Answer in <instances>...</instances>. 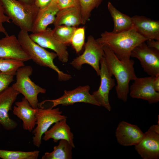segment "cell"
I'll use <instances>...</instances> for the list:
<instances>
[{
	"label": "cell",
	"mask_w": 159,
	"mask_h": 159,
	"mask_svg": "<svg viewBox=\"0 0 159 159\" xmlns=\"http://www.w3.org/2000/svg\"><path fill=\"white\" fill-rule=\"evenodd\" d=\"M100 85L98 89L93 92L92 95L100 106L110 112L112 107L109 102V93L115 86V80L112 78L113 75L107 67L104 56L100 60Z\"/></svg>",
	"instance_id": "30bf717a"
},
{
	"label": "cell",
	"mask_w": 159,
	"mask_h": 159,
	"mask_svg": "<svg viewBox=\"0 0 159 159\" xmlns=\"http://www.w3.org/2000/svg\"><path fill=\"white\" fill-rule=\"evenodd\" d=\"M59 10L57 4L51 3L39 9L33 23L31 32L36 33L45 30L49 25L53 24Z\"/></svg>",
	"instance_id": "ffe728a7"
},
{
	"label": "cell",
	"mask_w": 159,
	"mask_h": 159,
	"mask_svg": "<svg viewBox=\"0 0 159 159\" xmlns=\"http://www.w3.org/2000/svg\"><path fill=\"white\" fill-rule=\"evenodd\" d=\"M53 24L54 26L64 25L75 27L82 24L80 7H70L59 10Z\"/></svg>",
	"instance_id": "44dd1931"
},
{
	"label": "cell",
	"mask_w": 159,
	"mask_h": 159,
	"mask_svg": "<svg viewBox=\"0 0 159 159\" xmlns=\"http://www.w3.org/2000/svg\"><path fill=\"white\" fill-rule=\"evenodd\" d=\"M13 107V113L23 122V128L30 132L33 131L36 125V115L37 108L33 107L24 97L16 102Z\"/></svg>",
	"instance_id": "e0dca14e"
},
{
	"label": "cell",
	"mask_w": 159,
	"mask_h": 159,
	"mask_svg": "<svg viewBox=\"0 0 159 159\" xmlns=\"http://www.w3.org/2000/svg\"><path fill=\"white\" fill-rule=\"evenodd\" d=\"M57 5L59 10L70 7H80L78 0H57Z\"/></svg>",
	"instance_id": "f546056e"
},
{
	"label": "cell",
	"mask_w": 159,
	"mask_h": 159,
	"mask_svg": "<svg viewBox=\"0 0 159 159\" xmlns=\"http://www.w3.org/2000/svg\"><path fill=\"white\" fill-rule=\"evenodd\" d=\"M14 76L0 71V93L9 87L14 80Z\"/></svg>",
	"instance_id": "f1b7e54d"
},
{
	"label": "cell",
	"mask_w": 159,
	"mask_h": 159,
	"mask_svg": "<svg viewBox=\"0 0 159 159\" xmlns=\"http://www.w3.org/2000/svg\"><path fill=\"white\" fill-rule=\"evenodd\" d=\"M36 116L37 126L32 131L33 136L32 141L33 145L38 148L42 144L43 135L51 126L67 118L62 115V112L59 108L45 109L44 107H38Z\"/></svg>",
	"instance_id": "8992f818"
},
{
	"label": "cell",
	"mask_w": 159,
	"mask_h": 159,
	"mask_svg": "<svg viewBox=\"0 0 159 159\" xmlns=\"http://www.w3.org/2000/svg\"><path fill=\"white\" fill-rule=\"evenodd\" d=\"M131 57L139 60L144 71L150 76L159 75V51L148 47L145 42L133 50Z\"/></svg>",
	"instance_id": "9c48e42d"
},
{
	"label": "cell",
	"mask_w": 159,
	"mask_h": 159,
	"mask_svg": "<svg viewBox=\"0 0 159 159\" xmlns=\"http://www.w3.org/2000/svg\"><path fill=\"white\" fill-rule=\"evenodd\" d=\"M103 46L98 43L92 35L89 36L85 45V50L81 55L73 59L70 64L77 70H80L83 64L91 66L97 75L100 74V61L104 56Z\"/></svg>",
	"instance_id": "52a82bcc"
},
{
	"label": "cell",
	"mask_w": 159,
	"mask_h": 159,
	"mask_svg": "<svg viewBox=\"0 0 159 159\" xmlns=\"http://www.w3.org/2000/svg\"><path fill=\"white\" fill-rule=\"evenodd\" d=\"M147 40L134 28L118 33L105 31L96 39L100 44L107 46L119 59L123 61L130 59L134 48Z\"/></svg>",
	"instance_id": "7a4b0ae2"
},
{
	"label": "cell",
	"mask_w": 159,
	"mask_h": 159,
	"mask_svg": "<svg viewBox=\"0 0 159 159\" xmlns=\"http://www.w3.org/2000/svg\"><path fill=\"white\" fill-rule=\"evenodd\" d=\"M4 13L22 30L32 32L33 23L39 9L34 4L18 0H0Z\"/></svg>",
	"instance_id": "277c9868"
},
{
	"label": "cell",
	"mask_w": 159,
	"mask_h": 159,
	"mask_svg": "<svg viewBox=\"0 0 159 159\" xmlns=\"http://www.w3.org/2000/svg\"><path fill=\"white\" fill-rule=\"evenodd\" d=\"M145 42L148 47L159 51V40L149 39H147Z\"/></svg>",
	"instance_id": "d6a6232c"
},
{
	"label": "cell",
	"mask_w": 159,
	"mask_h": 159,
	"mask_svg": "<svg viewBox=\"0 0 159 159\" xmlns=\"http://www.w3.org/2000/svg\"><path fill=\"white\" fill-rule=\"evenodd\" d=\"M1 125L0 124V127Z\"/></svg>",
	"instance_id": "d590c367"
},
{
	"label": "cell",
	"mask_w": 159,
	"mask_h": 159,
	"mask_svg": "<svg viewBox=\"0 0 159 159\" xmlns=\"http://www.w3.org/2000/svg\"><path fill=\"white\" fill-rule=\"evenodd\" d=\"M153 85L154 90L156 91L159 92V75L155 77Z\"/></svg>",
	"instance_id": "836d02e7"
},
{
	"label": "cell",
	"mask_w": 159,
	"mask_h": 159,
	"mask_svg": "<svg viewBox=\"0 0 159 159\" xmlns=\"http://www.w3.org/2000/svg\"><path fill=\"white\" fill-rule=\"evenodd\" d=\"M76 27L62 25L54 26L52 29L53 34L60 42L67 45L70 43Z\"/></svg>",
	"instance_id": "d4e9b609"
},
{
	"label": "cell",
	"mask_w": 159,
	"mask_h": 159,
	"mask_svg": "<svg viewBox=\"0 0 159 159\" xmlns=\"http://www.w3.org/2000/svg\"><path fill=\"white\" fill-rule=\"evenodd\" d=\"M19 42L26 54L37 64L41 66L48 67L54 70L57 74L58 80L66 81L72 77L60 70L54 62L57 57L55 52L46 50L34 42L30 37L28 32L20 30L17 37Z\"/></svg>",
	"instance_id": "3957f363"
},
{
	"label": "cell",
	"mask_w": 159,
	"mask_h": 159,
	"mask_svg": "<svg viewBox=\"0 0 159 159\" xmlns=\"http://www.w3.org/2000/svg\"><path fill=\"white\" fill-rule=\"evenodd\" d=\"M33 69L29 65L19 67L16 74V80L11 87L22 94L33 108H38V95L40 93L45 94L46 90L36 85L31 80L30 76Z\"/></svg>",
	"instance_id": "5b68a950"
},
{
	"label": "cell",
	"mask_w": 159,
	"mask_h": 159,
	"mask_svg": "<svg viewBox=\"0 0 159 159\" xmlns=\"http://www.w3.org/2000/svg\"><path fill=\"white\" fill-rule=\"evenodd\" d=\"M24 62L16 59L0 58V71L4 73L14 76L17 69L24 65Z\"/></svg>",
	"instance_id": "4316f807"
},
{
	"label": "cell",
	"mask_w": 159,
	"mask_h": 159,
	"mask_svg": "<svg viewBox=\"0 0 159 159\" xmlns=\"http://www.w3.org/2000/svg\"><path fill=\"white\" fill-rule=\"evenodd\" d=\"M155 77H137L129 87V94L132 98L146 100L150 104L159 101V92L154 89L153 83Z\"/></svg>",
	"instance_id": "7c38bea8"
},
{
	"label": "cell",
	"mask_w": 159,
	"mask_h": 159,
	"mask_svg": "<svg viewBox=\"0 0 159 159\" xmlns=\"http://www.w3.org/2000/svg\"><path fill=\"white\" fill-rule=\"evenodd\" d=\"M29 36L40 46L54 51L62 62L66 63L68 61L69 54L67 45L60 42L54 37L51 28L47 27L45 30L41 32L32 33Z\"/></svg>",
	"instance_id": "8fae6325"
},
{
	"label": "cell",
	"mask_w": 159,
	"mask_h": 159,
	"mask_svg": "<svg viewBox=\"0 0 159 159\" xmlns=\"http://www.w3.org/2000/svg\"><path fill=\"white\" fill-rule=\"evenodd\" d=\"M133 28L147 39L159 40V21L152 19L143 16L132 17Z\"/></svg>",
	"instance_id": "ac0fdd59"
},
{
	"label": "cell",
	"mask_w": 159,
	"mask_h": 159,
	"mask_svg": "<svg viewBox=\"0 0 159 159\" xmlns=\"http://www.w3.org/2000/svg\"><path fill=\"white\" fill-rule=\"evenodd\" d=\"M80 10L82 24L85 25L89 19L91 13L97 8L103 0H78Z\"/></svg>",
	"instance_id": "484cf974"
},
{
	"label": "cell",
	"mask_w": 159,
	"mask_h": 159,
	"mask_svg": "<svg viewBox=\"0 0 159 159\" xmlns=\"http://www.w3.org/2000/svg\"><path fill=\"white\" fill-rule=\"evenodd\" d=\"M0 58L23 62L31 60L21 47L17 37L8 35L0 39Z\"/></svg>",
	"instance_id": "2e32d148"
},
{
	"label": "cell",
	"mask_w": 159,
	"mask_h": 159,
	"mask_svg": "<svg viewBox=\"0 0 159 159\" xmlns=\"http://www.w3.org/2000/svg\"><path fill=\"white\" fill-rule=\"evenodd\" d=\"M74 148L66 140H61L58 145L54 146L51 152H47L42 155V159H71L72 150Z\"/></svg>",
	"instance_id": "603a6c76"
},
{
	"label": "cell",
	"mask_w": 159,
	"mask_h": 159,
	"mask_svg": "<svg viewBox=\"0 0 159 159\" xmlns=\"http://www.w3.org/2000/svg\"><path fill=\"white\" fill-rule=\"evenodd\" d=\"M44 134L42 139L45 141L52 139L54 143H57L59 140H65L74 148H75L73 142L74 135L67 123V119L62 120L54 123Z\"/></svg>",
	"instance_id": "d6986e66"
},
{
	"label": "cell",
	"mask_w": 159,
	"mask_h": 159,
	"mask_svg": "<svg viewBox=\"0 0 159 159\" xmlns=\"http://www.w3.org/2000/svg\"><path fill=\"white\" fill-rule=\"evenodd\" d=\"M38 150L23 151L0 149V158L3 159H37Z\"/></svg>",
	"instance_id": "cb8c5ba5"
},
{
	"label": "cell",
	"mask_w": 159,
	"mask_h": 159,
	"mask_svg": "<svg viewBox=\"0 0 159 159\" xmlns=\"http://www.w3.org/2000/svg\"><path fill=\"white\" fill-rule=\"evenodd\" d=\"M134 146L136 151L143 159H158L159 133L149 128Z\"/></svg>",
	"instance_id": "5bb4252c"
},
{
	"label": "cell",
	"mask_w": 159,
	"mask_h": 159,
	"mask_svg": "<svg viewBox=\"0 0 159 159\" xmlns=\"http://www.w3.org/2000/svg\"><path fill=\"white\" fill-rule=\"evenodd\" d=\"M19 94L11 86L0 93V124L5 130H12L18 126L17 123L10 117L9 113Z\"/></svg>",
	"instance_id": "4fadbf2b"
},
{
	"label": "cell",
	"mask_w": 159,
	"mask_h": 159,
	"mask_svg": "<svg viewBox=\"0 0 159 159\" xmlns=\"http://www.w3.org/2000/svg\"><path fill=\"white\" fill-rule=\"evenodd\" d=\"M90 87L88 85L79 86L72 90H64L63 95L54 100H47L38 104L40 107L46 102L52 103L50 108H53L61 105L62 106L73 105L77 102H83L100 106L99 104L90 93Z\"/></svg>",
	"instance_id": "ba28073f"
},
{
	"label": "cell",
	"mask_w": 159,
	"mask_h": 159,
	"mask_svg": "<svg viewBox=\"0 0 159 159\" xmlns=\"http://www.w3.org/2000/svg\"><path fill=\"white\" fill-rule=\"evenodd\" d=\"M22 2H23L24 3L27 4H34V0H18Z\"/></svg>",
	"instance_id": "e575fe53"
},
{
	"label": "cell",
	"mask_w": 159,
	"mask_h": 159,
	"mask_svg": "<svg viewBox=\"0 0 159 159\" xmlns=\"http://www.w3.org/2000/svg\"><path fill=\"white\" fill-rule=\"evenodd\" d=\"M103 48L107 67L116 80L115 89L117 97L126 102L129 92V83L137 77L134 67L135 62L131 59L120 60L107 46H103Z\"/></svg>",
	"instance_id": "6da1fadb"
},
{
	"label": "cell",
	"mask_w": 159,
	"mask_h": 159,
	"mask_svg": "<svg viewBox=\"0 0 159 159\" xmlns=\"http://www.w3.org/2000/svg\"><path fill=\"white\" fill-rule=\"evenodd\" d=\"M10 19L4 13V10L0 2V33L4 34L5 36L8 35L3 24L6 22L10 23Z\"/></svg>",
	"instance_id": "4dcf8cb0"
},
{
	"label": "cell",
	"mask_w": 159,
	"mask_h": 159,
	"mask_svg": "<svg viewBox=\"0 0 159 159\" xmlns=\"http://www.w3.org/2000/svg\"><path fill=\"white\" fill-rule=\"evenodd\" d=\"M85 29L84 27L76 28L71 39V43L77 53L81 51L85 44Z\"/></svg>",
	"instance_id": "83f0119b"
},
{
	"label": "cell",
	"mask_w": 159,
	"mask_h": 159,
	"mask_svg": "<svg viewBox=\"0 0 159 159\" xmlns=\"http://www.w3.org/2000/svg\"><path fill=\"white\" fill-rule=\"evenodd\" d=\"M107 7L114 22V28L112 32H121L133 28L132 17L121 12L110 1L108 2Z\"/></svg>",
	"instance_id": "7402d4cb"
},
{
	"label": "cell",
	"mask_w": 159,
	"mask_h": 159,
	"mask_svg": "<svg viewBox=\"0 0 159 159\" xmlns=\"http://www.w3.org/2000/svg\"><path fill=\"white\" fill-rule=\"evenodd\" d=\"M144 135V133L137 125L125 121L119 123L115 131L117 142L124 146L135 145Z\"/></svg>",
	"instance_id": "9a60e30c"
},
{
	"label": "cell",
	"mask_w": 159,
	"mask_h": 159,
	"mask_svg": "<svg viewBox=\"0 0 159 159\" xmlns=\"http://www.w3.org/2000/svg\"><path fill=\"white\" fill-rule=\"evenodd\" d=\"M52 0H34V4L39 9H43L47 6Z\"/></svg>",
	"instance_id": "1f68e13d"
}]
</instances>
